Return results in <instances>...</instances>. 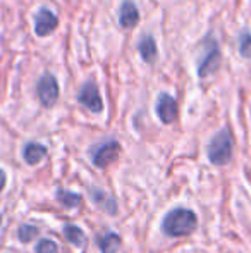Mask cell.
Returning a JSON list of instances; mask_svg holds the SVG:
<instances>
[{"mask_svg":"<svg viewBox=\"0 0 251 253\" xmlns=\"http://www.w3.org/2000/svg\"><path fill=\"white\" fill-rule=\"evenodd\" d=\"M140 21V12H138V7L134 5L131 0L122 2L121 10H119V24L122 28H134Z\"/></svg>","mask_w":251,"mask_h":253,"instance_id":"9","label":"cell"},{"mask_svg":"<svg viewBox=\"0 0 251 253\" xmlns=\"http://www.w3.org/2000/svg\"><path fill=\"white\" fill-rule=\"evenodd\" d=\"M57 198L64 207H77L81 203V195L77 193H71V191H57Z\"/></svg>","mask_w":251,"mask_h":253,"instance_id":"14","label":"cell"},{"mask_svg":"<svg viewBox=\"0 0 251 253\" xmlns=\"http://www.w3.org/2000/svg\"><path fill=\"white\" fill-rule=\"evenodd\" d=\"M239 52H241L243 57L246 59H251V35L250 33H241V38H239Z\"/></svg>","mask_w":251,"mask_h":253,"instance_id":"16","label":"cell"},{"mask_svg":"<svg viewBox=\"0 0 251 253\" xmlns=\"http://www.w3.org/2000/svg\"><path fill=\"white\" fill-rule=\"evenodd\" d=\"M57 26H59L57 16L52 14L48 9H40V12L35 17V31H36L38 37H47Z\"/></svg>","mask_w":251,"mask_h":253,"instance_id":"8","label":"cell"},{"mask_svg":"<svg viewBox=\"0 0 251 253\" xmlns=\"http://www.w3.org/2000/svg\"><path fill=\"white\" fill-rule=\"evenodd\" d=\"M77 100H79L81 105H84L88 110H91V112H95V114L104 110V102H102L100 91H98L97 84H95L93 81H88V83L81 88L79 95H77Z\"/></svg>","mask_w":251,"mask_h":253,"instance_id":"5","label":"cell"},{"mask_svg":"<svg viewBox=\"0 0 251 253\" xmlns=\"http://www.w3.org/2000/svg\"><path fill=\"white\" fill-rule=\"evenodd\" d=\"M208 48L205 52L203 59L200 60V66H198V76L205 78L208 74L215 73L220 66V50H218V45L217 42L214 40H208Z\"/></svg>","mask_w":251,"mask_h":253,"instance_id":"4","label":"cell"},{"mask_svg":"<svg viewBox=\"0 0 251 253\" xmlns=\"http://www.w3.org/2000/svg\"><path fill=\"white\" fill-rule=\"evenodd\" d=\"M3 184H5V174L0 170V190L3 188Z\"/></svg>","mask_w":251,"mask_h":253,"instance_id":"18","label":"cell"},{"mask_svg":"<svg viewBox=\"0 0 251 253\" xmlns=\"http://www.w3.org/2000/svg\"><path fill=\"white\" fill-rule=\"evenodd\" d=\"M196 229V215L191 210L176 209L169 212L164 219V231L169 236H188Z\"/></svg>","mask_w":251,"mask_h":253,"instance_id":"1","label":"cell"},{"mask_svg":"<svg viewBox=\"0 0 251 253\" xmlns=\"http://www.w3.org/2000/svg\"><path fill=\"white\" fill-rule=\"evenodd\" d=\"M232 157V138L229 131H220L208 145V159L215 166H224Z\"/></svg>","mask_w":251,"mask_h":253,"instance_id":"2","label":"cell"},{"mask_svg":"<svg viewBox=\"0 0 251 253\" xmlns=\"http://www.w3.org/2000/svg\"><path fill=\"white\" fill-rule=\"evenodd\" d=\"M178 102L167 93H162L157 102V114L164 124H171L178 119Z\"/></svg>","mask_w":251,"mask_h":253,"instance_id":"7","label":"cell"},{"mask_svg":"<svg viewBox=\"0 0 251 253\" xmlns=\"http://www.w3.org/2000/svg\"><path fill=\"white\" fill-rule=\"evenodd\" d=\"M138 50H140L144 62L151 64L157 60V43H155L153 37H150V35H144L143 40L138 45Z\"/></svg>","mask_w":251,"mask_h":253,"instance_id":"10","label":"cell"},{"mask_svg":"<svg viewBox=\"0 0 251 253\" xmlns=\"http://www.w3.org/2000/svg\"><path fill=\"white\" fill-rule=\"evenodd\" d=\"M36 253H59V248L54 241L50 240H43L38 243L36 247Z\"/></svg>","mask_w":251,"mask_h":253,"instance_id":"17","label":"cell"},{"mask_svg":"<svg viewBox=\"0 0 251 253\" xmlns=\"http://www.w3.org/2000/svg\"><path fill=\"white\" fill-rule=\"evenodd\" d=\"M119 152H121V145L117 141H107L105 145L98 147V150L93 153V164L105 169V167L110 166L117 159Z\"/></svg>","mask_w":251,"mask_h":253,"instance_id":"6","label":"cell"},{"mask_svg":"<svg viewBox=\"0 0 251 253\" xmlns=\"http://www.w3.org/2000/svg\"><path fill=\"white\" fill-rule=\"evenodd\" d=\"M98 247H100L102 253H117L121 248V238L115 233H108L98 240Z\"/></svg>","mask_w":251,"mask_h":253,"instance_id":"12","label":"cell"},{"mask_svg":"<svg viewBox=\"0 0 251 253\" xmlns=\"http://www.w3.org/2000/svg\"><path fill=\"white\" fill-rule=\"evenodd\" d=\"M45 153H47V148L43 147V145H38V143H28L26 147H24V160H26L28 164H31V166H35V164H38L41 159L45 157Z\"/></svg>","mask_w":251,"mask_h":253,"instance_id":"11","label":"cell"},{"mask_svg":"<svg viewBox=\"0 0 251 253\" xmlns=\"http://www.w3.org/2000/svg\"><path fill=\"white\" fill-rule=\"evenodd\" d=\"M64 236L69 243H72L74 247H83L86 243V236L84 233L76 226H66L64 227Z\"/></svg>","mask_w":251,"mask_h":253,"instance_id":"13","label":"cell"},{"mask_svg":"<svg viewBox=\"0 0 251 253\" xmlns=\"http://www.w3.org/2000/svg\"><path fill=\"white\" fill-rule=\"evenodd\" d=\"M36 90H38V98L43 103V107L50 109V107L55 105V102L59 98V83L50 73L41 76V80L38 81Z\"/></svg>","mask_w":251,"mask_h":253,"instance_id":"3","label":"cell"},{"mask_svg":"<svg viewBox=\"0 0 251 253\" xmlns=\"http://www.w3.org/2000/svg\"><path fill=\"white\" fill-rule=\"evenodd\" d=\"M19 240L23 241V243H30L33 238H36L38 234V227L36 226H30V224H24V226L19 227Z\"/></svg>","mask_w":251,"mask_h":253,"instance_id":"15","label":"cell"}]
</instances>
